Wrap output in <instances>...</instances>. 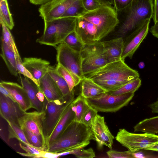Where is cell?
I'll return each instance as SVG.
<instances>
[{
  "mask_svg": "<svg viewBox=\"0 0 158 158\" xmlns=\"http://www.w3.org/2000/svg\"><path fill=\"white\" fill-rule=\"evenodd\" d=\"M39 88L48 101L59 100L63 98L57 85L48 73L40 79Z\"/></svg>",
  "mask_w": 158,
  "mask_h": 158,
  "instance_id": "cell-21",
  "label": "cell"
},
{
  "mask_svg": "<svg viewBox=\"0 0 158 158\" xmlns=\"http://www.w3.org/2000/svg\"><path fill=\"white\" fill-rule=\"evenodd\" d=\"M85 77L93 81L109 80L125 84L139 78L136 70L129 67L121 59L109 63L96 70L84 75Z\"/></svg>",
  "mask_w": 158,
  "mask_h": 158,
  "instance_id": "cell-3",
  "label": "cell"
},
{
  "mask_svg": "<svg viewBox=\"0 0 158 158\" xmlns=\"http://www.w3.org/2000/svg\"><path fill=\"white\" fill-rule=\"evenodd\" d=\"M76 0H52L40 5L38 11L44 23L61 18Z\"/></svg>",
  "mask_w": 158,
  "mask_h": 158,
  "instance_id": "cell-12",
  "label": "cell"
},
{
  "mask_svg": "<svg viewBox=\"0 0 158 158\" xmlns=\"http://www.w3.org/2000/svg\"><path fill=\"white\" fill-rule=\"evenodd\" d=\"M151 19L148 20L142 27L127 36L124 39L121 59L125 60L128 57L131 59L135 52L147 36Z\"/></svg>",
  "mask_w": 158,
  "mask_h": 158,
  "instance_id": "cell-13",
  "label": "cell"
},
{
  "mask_svg": "<svg viewBox=\"0 0 158 158\" xmlns=\"http://www.w3.org/2000/svg\"><path fill=\"white\" fill-rule=\"evenodd\" d=\"M144 149L158 152V143L147 147Z\"/></svg>",
  "mask_w": 158,
  "mask_h": 158,
  "instance_id": "cell-52",
  "label": "cell"
},
{
  "mask_svg": "<svg viewBox=\"0 0 158 158\" xmlns=\"http://www.w3.org/2000/svg\"><path fill=\"white\" fill-rule=\"evenodd\" d=\"M141 84V80L139 78L125 84L117 89L106 92L112 95H119L128 93H135Z\"/></svg>",
  "mask_w": 158,
  "mask_h": 158,
  "instance_id": "cell-30",
  "label": "cell"
},
{
  "mask_svg": "<svg viewBox=\"0 0 158 158\" xmlns=\"http://www.w3.org/2000/svg\"><path fill=\"white\" fill-rule=\"evenodd\" d=\"M90 127L98 149L101 150L106 146L112 149L114 138L106 124L104 117L97 114L92 120Z\"/></svg>",
  "mask_w": 158,
  "mask_h": 158,
  "instance_id": "cell-11",
  "label": "cell"
},
{
  "mask_svg": "<svg viewBox=\"0 0 158 158\" xmlns=\"http://www.w3.org/2000/svg\"><path fill=\"white\" fill-rule=\"evenodd\" d=\"M71 103L67 108L53 131L46 140V149L56 139L66 127L74 120L75 114L72 109Z\"/></svg>",
  "mask_w": 158,
  "mask_h": 158,
  "instance_id": "cell-19",
  "label": "cell"
},
{
  "mask_svg": "<svg viewBox=\"0 0 158 158\" xmlns=\"http://www.w3.org/2000/svg\"><path fill=\"white\" fill-rule=\"evenodd\" d=\"M75 31L85 44L97 41L96 27L81 17L77 18Z\"/></svg>",
  "mask_w": 158,
  "mask_h": 158,
  "instance_id": "cell-17",
  "label": "cell"
},
{
  "mask_svg": "<svg viewBox=\"0 0 158 158\" xmlns=\"http://www.w3.org/2000/svg\"><path fill=\"white\" fill-rule=\"evenodd\" d=\"M0 135L1 139L8 145L10 146L9 142V140L8 138H7L5 133L4 130L3 126L0 125Z\"/></svg>",
  "mask_w": 158,
  "mask_h": 158,
  "instance_id": "cell-46",
  "label": "cell"
},
{
  "mask_svg": "<svg viewBox=\"0 0 158 158\" xmlns=\"http://www.w3.org/2000/svg\"><path fill=\"white\" fill-rule=\"evenodd\" d=\"M1 56L3 59L10 73L15 76L18 75L16 66V58L14 50L1 40Z\"/></svg>",
  "mask_w": 158,
  "mask_h": 158,
  "instance_id": "cell-23",
  "label": "cell"
},
{
  "mask_svg": "<svg viewBox=\"0 0 158 158\" xmlns=\"http://www.w3.org/2000/svg\"><path fill=\"white\" fill-rule=\"evenodd\" d=\"M62 43H64L73 49L79 52L85 44L75 31L69 34Z\"/></svg>",
  "mask_w": 158,
  "mask_h": 158,
  "instance_id": "cell-34",
  "label": "cell"
},
{
  "mask_svg": "<svg viewBox=\"0 0 158 158\" xmlns=\"http://www.w3.org/2000/svg\"><path fill=\"white\" fill-rule=\"evenodd\" d=\"M0 23L2 27V31L6 34L9 38L13 47L15 55L19 53L13 36L10 31V29L5 25L1 19H0Z\"/></svg>",
  "mask_w": 158,
  "mask_h": 158,
  "instance_id": "cell-42",
  "label": "cell"
},
{
  "mask_svg": "<svg viewBox=\"0 0 158 158\" xmlns=\"http://www.w3.org/2000/svg\"><path fill=\"white\" fill-rule=\"evenodd\" d=\"M60 157L58 153H54L43 150L39 156V158H57Z\"/></svg>",
  "mask_w": 158,
  "mask_h": 158,
  "instance_id": "cell-44",
  "label": "cell"
},
{
  "mask_svg": "<svg viewBox=\"0 0 158 158\" xmlns=\"http://www.w3.org/2000/svg\"><path fill=\"white\" fill-rule=\"evenodd\" d=\"M45 114L44 111L24 112L19 118L18 123L22 128H26L36 135H41L46 143L43 130Z\"/></svg>",
  "mask_w": 158,
  "mask_h": 158,
  "instance_id": "cell-14",
  "label": "cell"
},
{
  "mask_svg": "<svg viewBox=\"0 0 158 158\" xmlns=\"http://www.w3.org/2000/svg\"><path fill=\"white\" fill-rule=\"evenodd\" d=\"M104 5L111 6L114 4L113 0H98Z\"/></svg>",
  "mask_w": 158,
  "mask_h": 158,
  "instance_id": "cell-53",
  "label": "cell"
},
{
  "mask_svg": "<svg viewBox=\"0 0 158 158\" xmlns=\"http://www.w3.org/2000/svg\"><path fill=\"white\" fill-rule=\"evenodd\" d=\"M50 64L45 60L33 57L24 58L23 62L34 78L39 81L48 73Z\"/></svg>",
  "mask_w": 158,
  "mask_h": 158,
  "instance_id": "cell-18",
  "label": "cell"
},
{
  "mask_svg": "<svg viewBox=\"0 0 158 158\" xmlns=\"http://www.w3.org/2000/svg\"><path fill=\"white\" fill-rule=\"evenodd\" d=\"M7 123L9 132L8 137L9 140L15 138L23 144L31 145L27 140L23 130L19 126L9 122Z\"/></svg>",
  "mask_w": 158,
  "mask_h": 158,
  "instance_id": "cell-32",
  "label": "cell"
},
{
  "mask_svg": "<svg viewBox=\"0 0 158 158\" xmlns=\"http://www.w3.org/2000/svg\"><path fill=\"white\" fill-rule=\"evenodd\" d=\"M48 73L57 85L64 97L66 96L70 93L66 81L57 72L55 68L50 66Z\"/></svg>",
  "mask_w": 158,
  "mask_h": 158,
  "instance_id": "cell-28",
  "label": "cell"
},
{
  "mask_svg": "<svg viewBox=\"0 0 158 158\" xmlns=\"http://www.w3.org/2000/svg\"><path fill=\"white\" fill-rule=\"evenodd\" d=\"M80 53L84 75L108 63L104 54L103 42L95 41L85 44Z\"/></svg>",
  "mask_w": 158,
  "mask_h": 158,
  "instance_id": "cell-8",
  "label": "cell"
},
{
  "mask_svg": "<svg viewBox=\"0 0 158 158\" xmlns=\"http://www.w3.org/2000/svg\"><path fill=\"white\" fill-rule=\"evenodd\" d=\"M55 68L57 72L66 81L70 92L82 81L77 75L70 72L60 64H57Z\"/></svg>",
  "mask_w": 158,
  "mask_h": 158,
  "instance_id": "cell-27",
  "label": "cell"
},
{
  "mask_svg": "<svg viewBox=\"0 0 158 158\" xmlns=\"http://www.w3.org/2000/svg\"><path fill=\"white\" fill-rule=\"evenodd\" d=\"M0 112L1 116L6 121L19 125L18 119L23 113L18 104L0 93Z\"/></svg>",
  "mask_w": 158,
  "mask_h": 158,
  "instance_id": "cell-15",
  "label": "cell"
},
{
  "mask_svg": "<svg viewBox=\"0 0 158 158\" xmlns=\"http://www.w3.org/2000/svg\"><path fill=\"white\" fill-rule=\"evenodd\" d=\"M18 81L26 91L30 101L32 108L38 112L44 111V104L38 99L37 94L40 88L31 80L19 74Z\"/></svg>",
  "mask_w": 158,
  "mask_h": 158,
  "instance_id": "cell-20",
  "label": "cell"
},
{
  "mask_svg": "<svg viewBox=\"0 0 158 158\" xmlns=\"http://www.w3.org/2000/svg\"><path fill=\"white\" fill-rule=\"evenodd\" d=\"M154 23L158 22V0H154L152 16Z\"/></svg>",
  "mask_w": 158,
  "mask_h": 158,
  "instance_id": "cell-45",
  "label": "cell"
},
{
  "mask_svg": "<svg viewBox=\"0 0 158 158\" xmlns=\"http://www.w3.org/2000/svg\"><path fill=\"white\" fill-rule=\"evenodd\" d=\"M81 17L96 27L97 41H100L111 33L118 23L116 11L111 6L103 5L97 9L87 12Z\"/></svg>",
  "mask_w": 158,
  "mask_h": 158,
  "instance_id": "cell-5",
  "label": "cell"
},
{
  "mask_svg": "<svg viewBox=\"0 0 158 158\" xmlns=\"http://www.w3.org/2000/svg\"><path fill=\"white\" fill-rule=\"evenodd\" d=\"M16 66L19 74L27 77L33 81L39 88L40 82L35 79L28 70L24 66L19 54L16 55Z\"/></svg>",
  "mask_w": 158,
  "mask_h": 158,
  "instance_id": "cell-37",
  "label": "cell"
},
{
  "mask_svg": "<svg viewBox=\"0 0 158 158\" xmlns=\"http://www.w3.org/2000/svg\"><path fill=\"white\" fill-rule=\"evenodd\" d=\"M30 2L34 5H40L44 4L52 0H29Z\"/></svg>",
  "mask_w": 158,
  "mask_h": 158,
  "instance_id": "cell-51",
  "label": "cell"
},
{
  "mask_svg": "<svg viewBox=\"0 0 158 158\" xmlns=\"http://www.w3.org/2000/svg\"><path fill=\"white\" fill-rule=\"evenodd\" d=\"M145 66L144 63L143 62H141L138 64V67L140 69L144 68Z\"/></svg>",
  "mask_w": 158,
  "mask_h": 158,
  "instance_id": "cell-54",
  "label": "cell"
},
{
  "mask_svg": "<svg viewBox=\"0 0 158 158\" xmlns=\"http://www.w3.org/2000/svg\"><path fill=\"white\" fill-rule=\"evenodd\" d=\"M0 85L8 91L22 111L26 112L32 108L30 99L22 85L15 82L6 81H1Z\"/></svg>",
  "mask_w": 158,
  "mask_h": 158,
  "instance_id": "cell-16",
  "label": "cell"
},
{
  "mask_svg": "<svg viewBox=\"0 0 158 158\" xmlns=\"http://www.w3.org/2000/svg\"><path fill=\"white\" fill-rule=\"evenodd\" d=\"M55 47L57 64L77 75L82 80L84 77L82 69L80 52L73 49L63 43Z\"/></svg>",
  "mask_w": 158,
  "mask_h": 158,
  "instance_id": "cell-10",
  "label": "cell"
},
{
  "mask_svg": "<svg viewBox=\"0 0 158 158\" xmlns=\"http://www.w3.org/2000/svg\"><path fill=\"white\" fill-rule=\"evenodd\" d=\"M60 156L69 154H73L77 157L80 158H93L95 156V153L91 148L85 149L83 148H78L68 151L59 153Z\"/></svg>",
  "mask_w": 158,
  "mask_h": 158,
  "instance_id": "cell-35",
  "label": "cell"
},
{
  "mask_svg": "<svg viewBox=\"0 0 158 158\" xmlns=\"http://www.w3.org/2000/svg\"><path fill=\"white\" fill-rule=\"evenodd\" d=\"M37 97L39 100L41 102L44 104V103L46 99L44 93L40 88L37 94Z\"/></svg>",
  "mask_w": 158,
  "mask_h": 158,
  "instance_id": "cell-50",
  "label": "cell"
},
{
  "mask_svg": "<svg viewBox=\"0 0 158 158\" xmlns=\"http://www.w3.org/2000/svg\"><path fill=\"white\" fill-rule=\"evenodd\" d=\"M82 2L84 8L88 12L94 10L104 5L98 0H82Z\"/></svg>",
  "mask_w": 158,
  "mask_h": 158,
  "instance_id": "cell-41",
  "label": "cell"
},
{
  "mask_svg": "<svg viewBox=\"0 0 158 158\" xmlns=\"http://www.w3.org/2000/svg\"><path fill=\"white\" fill-rule=\"evenodd\" d=\"M19 146L21 148L24 150L26 153H22L17 152V153L23 156L28 157L39 158V156L43 150L39 149L27 144H22L19 143Z\"/></svg>",
  "mask_w": 158,
  "mask_h": 158,
  "instance_id": "cell-36",
  "label": "cell"
},
{
  "mask_svg": "<svg viewBox=\"0 0 158 158\" xmlns=\"http://www.w3.org/2000/svg\"><path fill=\"white\" fill-rule=\"evenodd\" d=\"M103 43L104 54L108 63L121 59L124 44L123 38H115Z\"/></svg>",
  "mask_w": 158,
  "mask_h": 158,
  "instance_id": "cell-22",
  "label": "cell"
},
{
  "mask_svg": "<svg viewBox=\"0 0 158 158\" xmlns=\"http://www.w3.org/2000/svg\"><path fill=\"white\" fill-rule=\"evenodd\" d=\"M134 131L156 134L158 133V116L146 118L134 127Z\"/></svg>",
  "mask_w": 158,
  "mask_h": 158,
  "instance_id": "cell-25",
  "label": "cell"
},
{
  "mask_svg": "<svg viewBox=\"0 0 158 158\" xmlns=\"http://www.w3.org/2000/svg\"><path fill=\"white\" fill-rule=\"evenodd\" d=\"M106 92L117 89L125 84L122 82L112 80H103L93 81Z\"/></svg>",
  "mask_w": 158,
  "mask_h": 158,
  "instance_id": "cell-38",
  "label": "cell"
},
{
  "mask_svg": "<svg viewBox=\"0 0 158 158\" xmlns=\"http://www.w3.org/2000/svg\"><path fill=\"white\" fill-rule=\"evenodd\" d=\"M74 99L73 89L61 99L50 101L46 100L44 106V111L45 114L43 122L46 141L67 108Z\"/></svg>",
  "mask_w": 158,
  "mask_h": 158,
  "instance_id": "cell-6",
  "label": "cell"
},
{
  "mask_svg": "<svg viewBox=\"0 0 158 158\" xmlns=\"http://www.w3.org/2000/svg\"><path fill=\"white\" fill-rule=\"evenodd\" d=\"M106 153L108 157L110 158H134L136 157L135 153L129 150L121 152L111 149Z\"/></svg>",
  "mask_w": 158,
  "mask_h": 158,
  "instance_id": "cell-39",
  "label": "cell"
},
{
  "mask_svg": "<svg viewBox=\"0 0 158 158\" xmlns=\"http://www.w3.org/2000/svg\"><path fill=\"white\" fill-rule=\"evenodd\" d=\"M150 31L155 37L158 38V22L151 27Z\"/></svg>",
  "mask_w": 158,
  "mask_h": 158,
  "instance_id": "cell-47",
  "label": "cell"
},
{
  "mask_svg": "<svg viewBox=\"0 0 158 158\" xmlns=\"http://www.w3.org/2000/svg\"><path fill=\"white\" fill-rule=\"evenodd\" d=\"M133 0H113L114 9L116 11L121 10L129 5Z\"/></svg>",
  "mask_w": 158,
  "mask_h": 158,
  "instance_id": "cell-43",
  "label": "cell"
},
{
  "mask_svg": "<svg viewBox=\"0 0 158 158\" xmlns=\"http://www.w3.org/2000/svg\"><path fill=\"white\" fill-rule=\"evenodd\" d=\"M148 106L152 110L153 113H158V98L156 102L149 105Z\"/></svg>",
  "mask_w": 158,
  "mask_h": 158,
  "instance_id": "cell-48",
  "label": "cell"
},
{
  "mask_svg": "<svg viewBox=\"0 0 158 158\" xmlns=\"http://www.w3.org/2000/svg\"><path fill=\"white\" fill-rule=\"evenodd\" d=\"M81 83V94L85 98H92L106 92L94 81L85 77Z\"/></svg>",
  "mask_w": 158,
  "mask_h": 158,
  "instance_id": "cell-24",
  "label": "cell"
},
{
  "mask_svg": "<svg viewBox=\"0 0 158 158\" xmlns=\"http://www.w3.org/2000/svg\"><path fill=\"white\" fill-rule=\"evenodd\" d=\"M98 112L96 110L90 106L83 115L81 122L90 127L92 120L98 114Z\"/></svg>",
  "mask_w": 158,
  "mask_h": 158,
  "instance_id": "cell-40",
  "label": "cell"
},
{
  "mask_svg": "<svg viewBox=\"0 0 158 158\" xmlns=\"http://www.w3.org/2000/svg\"><path fill=\"white\" fill-rule=\"evenodd\" d=\"M0 19L10 30L13 29L14 23L7 0H0Z\"/></svg>",
  "mask_w": 158,
  "mask_h": 158,
  "instance_id": "cell-31",
  "label": "cell"
},
{
  "mask_svg": "<svg viewBox=\"0 0 158 158\" xmlns=\"http://www.w3.org/2000/svg\"><path fill=\"white\" fill-rule=\"evenodd\" d=\"M71 108L75 114L74 120L81 122L83 115L90 107L85 98L81 94L71 103Z\"/></svg>",
  "mask_w": 158,
  "mask_h": 158,
  "instance_id": "cell-26",
  "label": "cell"
},
{
  "mask_svg": "<svg viewBox=\"0 0 158 158\" xmlns=\"http://www.w3.org/2000/svg\"><path fill=\"white\" fill-rule=\"evenodd\" d=\"M153 5V0H133L125 8L116 11L118 23L112 32L114 33L116 38L124 39L151 19Z\"/></svg>",
  "mask_w": 158,
  "mask_h": 158,
  "instance_id": "cell-1",
  "label": "cell"
},
{
  "mask_svg": "<svg viewBox=\"0 0 158 158\" xmlns=\"http://www.w3.org/2000/svg\"><path fill=\"white\" fill-rule=\"evenodd\" d=\"M115 138L122 146L133 153L158 143L157 135L147 133H131L125 129H120Z\"/></svg>",
  "mask_w": 158,
  "mask_h": 158,
  "instance_id": "cell-9",
  "label": "cell"
},
{
  "mask_svg": "<svg viewBox=\"0 0 158 158\" xmlns=\"http://www.w3.org/2000/svg\"><path fill=\"white\" fill-rule=\"evenodd\" d=\"M77 18L61 17L44 22L43 35L37 39L40 44L55 47L75 31Z\"/></svg>",
  "mask_w": 158,
  "mask_h": 158,
  "instance_id": "cell-4",
  "label": "cell"
},
{
  "mask_svg": "<svg viewBox=\"0 0 158 158\" xmlns=\"http://www.w3.org/2000/svg\"><path fill=\"white\" fill-rule=\"evenodd\" d=\"M0 93L3 94L6 97L10 98L13 101L15 102L14 101L13 98L10 94V93L8 92V91L5 88L1 85H0Z\"/></svg>",
  "mask_w": 158,
  "mask_h": 158,
  "instance_id": "cell-49",
  "label": "cell"
},
{
  "mask_svg": "<svg viewBox=\"0 0 158 158\" xmlns=\"http://www.w3.org/2000/svg\"><path fill=\"white\" fill-rule=\"evenodd\" d=\"M91 140H94V137L90 127L74 120L45 151L60 153L84 148Z\"/></svg>",
  "mask_w": 158,
  "mask_h": 158,
  "instance_id": "cell-2",
  "label": "cell"
},
{
  "mask_svg": "<svg viewBox=\"0 0 158 158\" xmlns=\"http://www.w3.org/2000/svg\"><path fill=\"white\" fill-rule=\"evenodd\" d=\"M134 95V93H128L112 95L106 92L85 99L88 105L98 112H114L127 105Z\"/></svg>",
  "mask_w": 158,
  "mask_h": 158,
  "instance_id": "cell-7",
  "label": "cell"
},
{
  "mask_svg": "<svg viewBox=\"0 0 158 158\" xmlns=\"http://www.w3.org/2000/svg\"><path fill=\"white\" fill-rule=\"evenodd\" d=\"M22 129L27 140L31 146L45 151L46 150V143L41 135H36L26 128Z\"/></svg>",
  "mask_w": 158,
  "mask_h": 158,
  "instance_id": "cell-33",
  "label": "cell"
},
{
  "mask_svg": "<svg viewBox=\"0 0 158 158\" xmlns=\"http://www.w3.org/2000/svg\"><path fill=\"white\" fill-rule=\"evenodd\" d=\"M88 12L83 5L82 0H76L69 7L61 17L79 18Z\"/></svg>",
  "mask_w": 158,
  "mask_h": 158,
  "instance_id": "cell-29",
  "label": "cell"
}]
</instances>
